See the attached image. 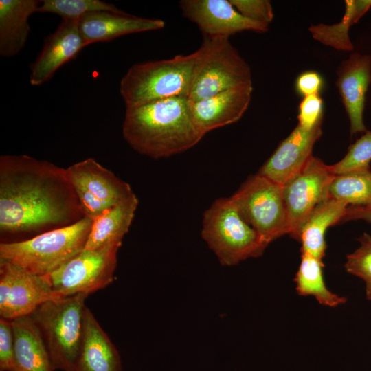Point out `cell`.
Wrapping results in <instances>:
<instances>
[{
  "label": "cell",
  "instance_id": "cell-1",
  "mask_svg": "<svg viewBox=\"0 0 371 371\" xmlns=\"http://www.w3.org/2000/svg\"><path fill=\"white\" fill-rule=\"evenodd\" d=\"M84 217L66 168L27 155L0 157L1 235L41 234Z\"/></svg>",
  "mask_w": 371,
  "mask_h": 371
},
{
  "label": "cell",
  "instance_id": "cell-2",
  "mask_svg": "<svg viewBox=\"0 0 371 371\" xmlns=\"http://www.w3.org/2000/svg\"><path fill=\"white\" fill-rule=\"evenodd\" d=\"M122 131L134 150L156 159L185 152L205 135L192 119L188 99L182 97L126 108Z\"/></svg>",
  "mask_w": 371,
  "mask_h": 371
},
{
  "label": "cell",
  "instance_id": "cell-3",
  "mask_svg": "<svg viewBox=\"0 0 371 371\" xmlns=\"http://www.w3.org/2000/svg\"><path fill=\"white\" fill-rule=\"evenodd\" d=\"M93 219L49 230L23 240L2 242L0 260L36 275L50 273L85 248Z\"/></svg>",
  "mask_w": 371,
  "mask_h": 371
},
{
  "label": "cell",
  "instance_id": "cell-4",
  "mask_svg": "<svg viewBox=\"0 0 371 371\" xmlns=\"http://www.w3.org/2000/svg\"><path fill=\"white\" fill-rule=\"evenodd\" d=\"M199 52L133 65L120 83L126 108L170 98L188 97Z\"/></svg>",
  "mask_w": 371,
  "mask_h": 371
},
{
  "label": "cell",
  "instance_id": "cell-5",
  "mask_svg": "<svg viewBox=\"0 0 371 371\" xmlns=\"http://www.w3.org/2000/svg\"><path fill=\"white\" fill-rule=\"evenodd\" d=\"M88 295L49 300L30 315L41 333L54 370L76 371Z\"/></svg>",
  "mask_w": 371,
  "mask_h": 371
},
{
  "label": "cell",
  "instance_id": "cell-6",
  "mask_svg": "<svg viewBox=\"0 0 371 371\" xmlns=\"http://www.w3.org/2000/svg\"><path fill=\"white\" fill-rule=\"evenodd\" d=\"M201 234L225 266L257 258L268 245L242 217L231 197L220 198L206 210Z\"/></svg>",
  "mask_w": 371,
  "mask_h": 371
},
{
  "label": "cell",
  "instance_id": "cell-7",
  "mask_svg": "<svg viewBox=\"0 0 371 371\" xmlns=\"http://www.w3.org/2000/svg\"><path fill=\"white\" fill-rule=\"evenodd\" d=\"M188 99L195 102L227 90L252 86L249 65L232 45L229 38L203 36L198 49Z\"/></svg>",
  "mask_w": 371,
  "mask_h": 371
},
{
  "label": "cell",
  "instance_id": "cell-8",
  "mask_svg": "<svg viewBox=\"0 0 371 371\" xmlns=\"http://www.w3.org/2000/svg\"><path fill=\"white\" fill-rule=\"evenodd\" d=\"M230 197L242 217L267 245L290 234L282 186L257 174Z\"/></svg>",
  "mask_w": 371,
  "mask_h": 371
},
{
  "label": "cell",
  "instance_id": "cell-9",
  "mask_svg": "<svg viewBox=\"0 0 371 371\" xmlns=\"http://www.w3.org/2000/svg\"><path fill=\"white\" fill-rule=\"evenodd\" d=\"M120 247L109 245L94 250L83 249L45 275L55 297L89 295L112 283Z\"/></svg>",
  "mask_w": 371,
  "mask_h": 371
},
{
  "label": "cell",
  "instance_id": "cell-10",
  "mask_svg": "<svg viewBox=\"0 0 371 371\" xmlns=\"http://www.w3.org/2000/svg\"><path fill=\"white\" fill-rule=\"evenodd\" d=\"M66 169L85 216L91 219L135 194L128 183L93 158L78 161Z\"/></svg>",
  "mask_w": 371,
  "mask_h": 371
},
{
  "label": "cell",
  "instance_id": "cell-11",
  "mask_svg": "<svg viewBox=\"0 0 371 371\" xmlns=\"http://www.w3.org/2000/svg\"><path fill=\"white\" fill-rule=\"evenodd\" d=\"M334 175L330 166L312 156L304 168L282 186L289 234L296 240L310 213L328 199V188Z\"/></svg>",
  "mask_w": 371,
  "mask_h": 371
},
{
  "label": "cell",
  "instance_id": "cell-12",
  "mask_svg": "<svg viewBox=\"0 0 371 371\" xmlns=\"http://www.w3.org/2000/svg\"><path fill=\"white\" fill-rule=\"evenodd\" d=\"M56 299L47 276L31 273L0 260V315L14 320L30 316L43 303Z\"/></svg>",
  "mask_w": 371,
  "mask_h": 371
},
{
  "label": "cell",
  "instance_id": "cell-13",
  "mask_svg": "<svg viewBox=\"0 0 371 371\" xmlns=\"http://www.w3.org/2000/svg\"><path fill=\"white\" fill-rule=\"evenodd\" d=\"M179 8L203 36L229 38L243 31L263 33L269 30L268 25L243 16L229 0H183L179 1Z\"/></svg>",
  "mask_w": 371,
  "mask_h": 371
},
{
  "label": "cell",
  "instance_id": "cell-14",
  "mask_svg": "<svg viewBox=\"0 0 371 371\" xmlns=\"http://www.w3.org/2000/svg\"><path fill=\"white\" fill-rule=\"evenodd\" d=\"M322 121L311 130L297 124L279 144L258 174L281 186L296 176L313 156V146L322 133Z\"/></svg>",
  "mask_w": 371,
  "mask_h": 371
},
{
  "label": "cell",
  "instance_id": "cell-15",
  "mask_svg": "<svg viewBox=\"0 0 371 371\" xmlns=\"http://www.w3.org/2000/svg\"><path fill=\"white\" fill-rule=\"evenodd\" d=\"M88 46L79 28V19H63L44 41L43 49L32 64L30 83L40 86L47 82L63 65Z\"/></svg>",
  "mask_w": 371,
  "mask_h": 371
},
{
  "label": "cell",
  "instance_id": "cell-16",
  "mask_svg": "<svg viewBox=\"0 0 371 371\" xmlns=\"http://www.w3.org/2000/svg\"><path fill=\"white\" fill-rule=\"evenodd\" d=\"M371 82V57L354 53L337 70L336 86L348 115L351 135L366 131L363 120L366 94Z\"/></svg>",
  "mask_w": 371,
  "mask_h": 371
},
{
  "label": "cell",
  "instance_id": "cell-17",
  "mask_svg": "<svg viewBox=\"0 0 371 371\" xmlns=\"http://www.w3.org/2000/svg\"><path fill=\"white\" fill-rule=\"evenodd\" d=\"M253 86L227 90L198 101H189L194 122L207 133L238 122L247 111L251 99Z\"/></svg>",
  "mask_w": 371,
  "mask_h": 371
},
{
  "label": "cell",
  "instance_id": "cell-18",
  "mask_svg": "<svg viewBox=\"0 0 371 371\" xmlns=\"http://www.w3.org/2000/svg\"><path fill=\"white\" fill-rule=\"evenodd\" d=\"M164 26L161 19L139 17L124 11L95 12L79 19L80 33L88 45L129 34L159 30Z\"/></svg>",
  "mask_w": 371,
  "mask_h": 371
},
{
  "label": "cell",
  "instance_id": "cell-19",
  "mask_svg": "<svg viewBox=\"0 0 371 371\" xmlns=\"http://www.w3.org/2000/svg\"><path fill=\"white\" fill-rule=\"evenodd\" d=\"M76 371H122L120 354L91 310L86 306Z\"/></svg>",
  "mask_w": 371,
  "mask_h": 371
},
{
  "label": "cell",
  "instance_id": "cell-20",
  "mask_svg": "<svg viewBox=\"0 0 371 371\" xmlns=\"http://www.w3.org/2000/svg\"><path fill=\"white\" fill-rule=\"evenodd\" d=\"M40 4L37 0H0L1 56H15L24 48L30 32L29 19Z\"/></svg>",
  "mask_w": 371,
  "mask_h": 371
},
{
  "label": "cell",
  "instance_id": "cell-21",
  "mask_svg": "<svg viewBox=\"0 0 371 371\" xmlns=\"http://www.w3.org/2000/svg\"><path fill=\"white\" fill-rule=\"evenodd\" d=\"M14 371H54L41 333L31 316L11 321Z\"/></svg>",
  "mask_w": 371,
  "mask_h": 371
},
{
  "label": "cell",
  "instance_id": "cell-22",
  "mask_svg": "<svg viewBox=\"0 0 371 371\" xmlns=\"http://www.w3.org/2000/svg\"><path fill=\"white\" fill-rule=\"evenodd\" d=\"M138 205L135 194L103 212L93 219L84 249L94 250L109 245H122Z\"/></svg>",
  "mask_w": 371,
  "mask_h": 371
},
{
  "label": "cell",
  "instance_id": "cell-23",
  "mask_svg": "<svg viewBox=\"0 0 371 371\" xmlns=\"http://www.w3.org/2000/svg\"><path fill=\"white\" fill-rule=\"evenodd\" d=\"M348 205L344 202L328 198L317 205L302 225L298 240L302 252L322 260L326 250L325 234L327 229L342 222Z\"/></svg>",
  "mask_w": 371,
  "mask_h": 371
},
{
  "label": "cell",
  "instance_id": "cell-24",
  "mask_svg": "<svg viewBox=\"0 0 371 371\" xmlns=\"http://www.w3.org/2000/svg\"><path fill=\"white\" fill-rule=\"evenodd\" d=\"M345 13L341 21L333 25L317 24L308 28L313 38L321 43L340 51H352L350 27L371 8V0H346Z\"/></svg>",
  "mask_w": 371,
  "mask_h": 371
},
{
  "label": "cell",
  "instance_id": "cell-25",
  "mask_svg": "<svg viewBox=\"0 0 371 371\" xmlns=\"http://www.w3.org/2000/svg\"><path fill=\"white\" fill-rule=\"evenodd\" d=\"M322 260L302 252L301 262L295 275L296 291L300 295H311L326 306L336 307L346 302V298L330 291L326 286Z\"/></svg>",
  "mask_w": 371,
  "mask_h": 371
},
{
  "label": "cell",
  "instance_id": "cell-26",
  "mask_svg": "<svg viewBox=\"0 0 371 371\" xmlns=\"http://www.w3.org/2000/svg\"><path fill=\"white\" fill-rule=\"evenodd\" d=\"M328 198L351 206L371 205L370 168L335 175L329 186Z\"/></svg>",
  "mask_w": 371,
  "mask_h": 371
},
{
  "label": "cell",
  "instance_id": "cell-27",
  "mask_svg": "<svg viewBox=\"0 0 371 371\" xmlns=\"http://www.w3.org/2000/svg\"><path fill=\"white\" fill-rule=\"evenodd\" d=\"M102 11L119 12L122 10L100 0H42L38 10V12L58 15L62 20L80 19L87 14Z\"/></svg>",
  "mask_w": 371,
  "mask_h": 371
},
{
  "label": "cell",
  "instance_id": "cell-28",
  "mask_svg": "<svg viewBox=\"0 0 371 371\" xmlns=\"http://www.w3.org/2000/svg\"><path fill=\"white\" fill-rule=\"evenodd\" d=\"M371 161V131L365 133L350 145L344 157L335 164L331 165L334 175L350 171L369 169Z\"/></svg>",
  "mask_w": 371,
  "mask_h": 371
},
{
  "label": "cell",
  "instance_id": "cell-29",
  "mask_svg": "<svg viewBox=\"0 0 371 371\" xmlns=\"http://www.w3.org/2000/svg\"><path fill=\"white\" fill-rule=\"evenodd\" d=\"M359 240V248L347 256L345 268L367 283L371 282V236L364 234Z\"/></svg>",
  "mask_w": 371,
  "mask_h": 371
},
{
  "label": "cell",
  "instance_id": "cell-30",
  "mask_svg": "<svg viewBox=\"0 0 371 371\" xmlns=\"http://www.w3.org/2000/svg\"><path fill=\"white\" fill-rule=\"evenodd\" d=\"M236 10L245 17L269 25L273 18L271 4L267 0H229Z\"/></svg>",
  "mask_w": 371,
  "mask_h": 371
},
{
  "label": "cell",
  "instance_id": "cell-31",
  "mask_svg": "<svg viewBox=\"0 0 371 371\" xmlns=\"http://www.w3.org/2000/svg\"><path fill=\"white\" fill-rule=\"evenodd\" d=\"M323 109L319 94L304 97L299 105L297 124L304 129H312L323 120Z\"/></svg>",
  "mask_w": 371,
  "mask_h": 371
},
{
  "label": "cell",
  "instance_id": "cell-32",
  "mask_svg": "<svg viewBox=\"0 0 371 371\" xmlns=\"http://www.w3.org/2000/svg\"><path fill=\"white\" fill-rule=\"evenodd\" d=\"M14 335L11 321L0 319V370L14 371Z\"/></svg>",
  "mask_w": 371,
  "mask_h": 371
},
{
  "label": "cell",
  "instance_id": "cell-33",
  "mask_svg": "<svg viewBox=\"0 0 371 371\" xmlns=\"http://www.w3.org/2000/svg\"><path fill=\"white\" fill-rule=\"evenodd\" d=\"M295 86L296 91L304 98L318 95L324 86V80L317 72L307 71L297 77Z\"/></svg>",
  "mask_w": 371,
  "mask_h": 371
},
{
  "label": "cell",
  "instance_id": "cell-34",
  "mask_svg": "<svg viewBox=\"0 0 371 371\" xmlns=\"http://www.w3.org/2000/svg\"><path fill=\"white\" fill-rule=\"evenodd\" d=\"M357 219L371 223V205L348 207L342 222Z\"/></svg>",
  "mask_w": 371,
  "mask_h": 371
},
{
  "label": "cell",
  "instance_id": "cell-35",
  "mask_svg": "<svg viewBox=\"0 0 371 371\" xmlns=\"http://www.w3.org/2000/svg\"><path fill=\"white\" fill-rule=\"evenodd\" d=\"M366 284V295L367 297L371 301V282Z\"/></svg>",
  "mask_w": 371,
  "mask_h": 371
}]
</instances>
